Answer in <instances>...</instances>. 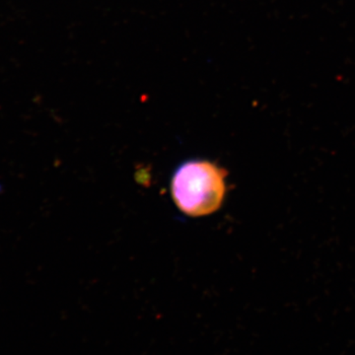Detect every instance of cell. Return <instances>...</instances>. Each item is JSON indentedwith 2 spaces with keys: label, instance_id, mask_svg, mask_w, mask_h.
<instances>
[{
  "label": "cell",
  "instance_id": "cell-1",
  "mask_svg": "<svg viewBox=\"0 0 355 355\" xmlns=\"http://www.w3.org/2000/svg\"><path fill=\"white\" fill-rule=\"evenodd\" d=\"M225 172L209 161L191 160L175 171L172 193L184 214L203 216L220 207L225 196Z\"/></svg>",
  "mask_w": 355,
  "mask_h": 355
}]
</instances>
